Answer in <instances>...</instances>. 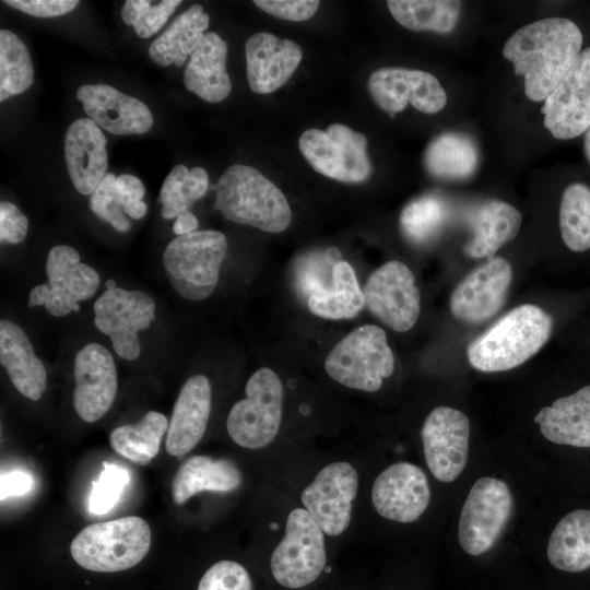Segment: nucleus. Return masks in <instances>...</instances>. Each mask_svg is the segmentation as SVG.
<instances>
[{
    "label": "nucleus",
    "instance_id": "1",
    "mask_svg": "<svg viewBox=\"0 0 590 590\" xmlns=\"http://www.w3.org/2000/svg\"><path fill=\"white\" fill-rule=\"evenodd\" d=\"M582 33L565 17H545L515 31L503 47L528 99L539 103L550 95L574 64L582 47Z\"/></svg>",
    "mask_w": 590,
    "mask_h": 590
},
{
    "label": "nucleus",
    "instance_id": "2",
    "mask_svg": "<svg viewBox=\"0 0 590 590\" xmlns=\"http://www.w3.org/2000/svg\"><path fill=\"white\" fill-rule=\"evenodd\" d=\"M552 317L536 305H520L498 319L468 347L472 367L486 373L512 369L548 341Z\"/></svg>",
    "mask_w": 590,
    "mask_h": 590
},
{
    "label": "nucleus",
    "instance_id": "3",
    "mask_svg": "<svg viewBox=\"0 0 590 590\" xmlns=\"http://www.w3.org/2000/svg\"><path fill=\"white\" fill-rule=\"evenodd\" d=\"M214 189V209L231 222L269 233L284 232L291 224L292 211L285 196L253 167H228Z\"/></svg>",
    "mask_w": 590,
    "mask_h": 590
},
{
    "label": "nucleus",
    "instance_id": "4",
    "mask_svg": "<svg viewBox=\"0 0 590 590\" xmlns=\"http://www.w3.org/2000/svg\"><path fill=\"white\" fill-rule=\"evenodd\" d=\"M151 538L144 519L128 516L85 527L72 540L70 552L84 569L116 573L139 564L150 550Z\"/></svg>",
    "mask_w": 590,
    "mask_h": 590
},
{
    "label": "nucleus",
    "instance_id": "5",
    "mask_svg": "<svg viewBox=\"0 0 590 590\" xmlns=\"http://www.w3.org/2000/svg\"><path fill=\"white\" fill-rule=\"evenodd\" d=\"M226 252L223 233L194 231L172 239L162 261L175 292L185 299L200 302L215 290Z\"/></svg>",
    "mask_w": 590,
    "mask_h": 590
},
{
    "label": "nucleus",
    "instance_id": "6",
    "mask_svg": "<svg viewBox=\"0 0 590 590\" xmlns=\"http://www.w3.org/2000/svg\"><path fill=\"white\" fill-rule=\"evenodd\" d=\"M327 374L351 389L375 392L382 379L392 375L394 356L386 332L378 326L364 324L342 338L324 361Z\"/></svg>",
    "mask_w": 590,
    "mask_h": 590
},
{
    "label": "nucleus",
    "instance_id": "7",
    "mask_svg": "<svg viewBox=\"0 0 590 590\" xmlns=\"http://www.w3.org/2000/svg\"><path fill=\"white\" fill-rule=\"evenodd\" d=\"M246 398L231 409L226 427L231 438L247 449L268 446L278 435L284 389L278 374L268 367L256 370L246 384Z\"/></svg>",
    "mask_w": 590,
    "mask_h": 590
},
{
    "label": "nucleus",
    "instance_id": "8",
    "mask_svg": "<svg viewBox=\"0 0 590 590\" xmlns=\"http://www.w3.org/2000/svg\"><path fill=\"white\" fill-rule=\"evenodd\" d=\"M327 563L323 531L305 508L293 509L285 534L274 548L270 567L281 586L297 589L315 581Z\"/></svg>",
    "mask_w": 590,
    "mask_h": 590
},
{
    "label": "nucleus",
    "instance_id": "9",
    "mask_svg": "<svg viewBox=\"0 0 590 590\" xmlns=\"http://www.w3.org/2000/svg\"><path fill=\"white\" fill-rule=\"evenodd\" d=\"M302 155L319 174L343 182H362L371 173L367 139L341 123L327 129L310 128L298 141Z\"/></svg>",
    "mask_w": 590,
    "mask_h": 590
},
{
    "label": "nucleus",
    "instance_id": "10",
    "mask_svg": "<svg viewBox=\"0 0 590 590\" xmlns=\"http://www.w3.org/2000/svg\"><path fill=\"white\" fill-rule=\"evenodd\" d=\"M514 508L508 485L483 476L471 487L463 504L458 539L462 550L473 556L491 550L504 531Z\"/></svg>",
    "mask_w": 590,
    "mask_h": 590
},
{
    "label": "nucleus",
    "instance_id": "11",
    "mask_svg": "<svg viewBox=\"0 0 590 590\" xmlns=\"http://www.w3.org/2000/svg\"><path fill=\"white\" fill-rule=\"evenodd\" d=\"M46 273L48 283L32 288L28 307L44 305L56 317L79 311L78 302L91 298L99 286L98 273L81 263L79 252L68 245H58L49 250Z\"/></svg>",
    "mask_w": 590,
    "mask_h": 590
},
{
    "label": "nucleus",
    "instance_id": "12",
    "mask_svg": "<svg viewBox=\"0 0 590 590\" xmlns=\"http://www.w3.org/2000/svg\"><path fill=\"white\" fill-rule=\"evenodd\" d=\"M369 311L390 329L405 332L421 312V294L415 276L401 261L391 260L376 269L364 286Z\"/></svg>",
    "mask_w": 590,
    "mask_h": 590
},
{
    "label": "nucleus",
    "instance_id": "13",
    "mask_svg": "<svg viewBox=\"0 0 590 590\" xmlns=\"http://www.w3.org/2000/svg\"><path fill=\"white\" fill-rule=\"evenodd\" d=\"M155 302L141 291L106 290L94 303V324L108 335L118 356L127 361L141 352L138 332L155 319Z\"/></svg>",
    "mask_w": 590,
    "mask_h": 590
},
{
    "label": "nucleus",
    "instance_id": "14",
    "mask_svg": "<svg viewBox=\"0 0 590 590\" xmlns=\"http://www.w3.org/2000/svg\"><path fill=\"white\" fill-rule=\"evenodd\" d=\"M358 476L349 462L323 467L302 493V503L323 533L337 536L349 527Z\"/></svg>",
    "mask_w": 590,
    "mask_h": 590
},
{
    "label": "nucleus",
    "instance_id": "15",
    "mask_svg": "<svg viewBox=\"0 0 590 590\" xmlns=\"http://www.w3.org/2000/svg\"><path fill=\"white\" fill-rule=\"evenodd\" d=\"M367 87L374 102L390 115L402 111L408 104L423 114L434 115L447 104L446 91L438 79L423 70L379 68L370 74Z\"/></svg>",
    "mask_w": 590,
    "mask_h": 590
},
{
    "label": "nucleus",
    "instance_id": "16",
    "mask_svg": "<svg viewBox=\"0 0 590 590\" xmlns=\"http://www.w3.org/2000/svg\"><path fill=\"white\" fill-rule=\"evenodd\" d=\"M546 130L557 140H570L590 127V47L578 58L544 99Z\"/></svg>",
    "mask_w": 590,
    "mask_h": 590
},
{
    "label": "nucleus",
    "instance_id": "17",
    "mask_svg": "<svg viewBox=\"0 0 590 590\" xmlns=\"http://www.w3.org/2000/svg\"><path fill=\"white\" fill-rule=\"evenodd\" d=\"M421 437L425 460L434 477L445 483L455 481L468 461V416L453 408H435L425 418Z\"/></svg>",
    "mask_w": 590,
    "mask_h": 590
},
{
    "label": "nucleus",
    "instance_id": "18",
    "mask_svg": "<svg viewBox=\"0 0 590 590\" xmlns=\"http://www.w3.org/2000/svg\"><path fill=\"white\" fill-rule=\"evenodd\" d=\"M512 268L502 257L488 259L465 275L450 296L451 314L468 323H479L493 317L504 305Z\"/></svg>",
    "mask_w": 590,
    "mask_h": 590
},
{
    "label": "nucleus",
    "instance_id": "19",
    "mask_svg": "<svg viewBox=\"0 0 590 590\" xmlns=\"http://www.w3.org/2000/svg\"><path fill=\"white\" fill-rule=\"evenodd\" d=\"M73 374L74 410L85 422L98 421L108 412L117 393V369L113 355L102 344H86L75 355Z\"/></svg>",
    "mask_w": 590,
    "mask_h": 590
},
{
    "label": "nucleus",
    "instance_id": "20",
    "mask_svg": "<svg viewBox=\"0 0 590 590\" xmlns=\"http://www.w3.org/2000/svg\"><path fill=\"white\" fill-rule=\"evenodd\" d=\"M429 499L430 489L424 471L409 462H398L385 469L371 487V502L377 512L401 523L418 519Z\"/></svg>",
    "mask_w": 590,
    "mask_h": 590
},
{
    "label": "nucleus",
    "instance_id": "21",
    "mask_svg": "<svg viewBox=\"0 0 590 590\" xmlns=\"http://www.w3.org/2000/svg\"><path fill=\"white\" fill-rule=\"evenodd\" d=\"M76 98L90 119L114 134H140L153 125L151 110L143 102L110 85H81Z\"/></svg>",
    "mask_w": 590,
    "mask_h": 590
},
{
    "label": "nucleus",
    "instance_id": "22",
    "mask_svg": "<svg viewBox=\"0 0 590 590\" xmlns=\"http://www.w3.org/2000/svg\"><path fill=\"white\" fill-rule=\"evenodd\" d=\"M247 80L259 94L272 93L292 76L302 57V48L291 39H281L268 32L249 37L245 46Z\"/></svg>",
    "mask_w": 590,
    "mask_h": 590
},
{
    "label": "nucleus",
    "instance_id": "23",
    "mask_svg": "<svg viewBox=\"0 0 590 590\" xmlns=\"http://www.w3.org/2000/svg\"><path fill=\"white\" fill-rule=\"evenodd\" d=\"M212 403V389L204 375H193L184 384L173 408L167 430L166 450L182 457L202 439Z\"/></svg>",
    "mask_w": 590,
    "mask_h": 590
},
{
    "label": "nucleus",
    "instance_id": "24",
    "mask_svg": "<svg viewBox=\"0 0 590 590\" xmlns=\"http://www.w3.org/2000/svg\"><path fill=\"white\" fill-rule=\"evenodd\" d=\"M64 158L70 179L81 194H92L106 175V138L90 118L74 120L64 137Z\"/></svg>",
    "mask_w": 590,
    "mask_h": 590
},
{
    "label": "nucleus",
    "instance_id": "25",
    "mask_svg": "<svg viewBox=\"0 0 590 590\" xmlns=\"http://www.w3.org/2000/svg\"><path fill=\"white\" fill-rule=\"evenodd\" d=\"M0 363L24 397L38 400L47 388V371L25 332L14 322L0 321Z\"/></svg>",
    "mask_w": 590,
    "mask_h": 590
},
{
    "label": "nucleus",
    "instance_id": "26",
    "mask_svg": "<svg viewBox=\"0 0 590 590\" xmlns=\"http://www.w3.org/2000/svg\"><path fill=\"white\" fill-rule=\"evenodd\" d=\"M533 421L552 442L590 447V385L556 399L551 406L541 409Z\"/></svg>",
    "mask_w": 590,
    "mask_h": 590
},
{
    "label": "nucleus",
    "instance_id": "27",
    "mask_svg": "<svg viewBox=\"0 0 590 590\" xmlns=\"http://www.w3.org/2000/svg\"><path fill=\"white\" fill-rule=\"evenodd\" d=\"M226 56L225 40L214 32L204 34L185 69L186 88L209 103L225 99L232 90Z\"/></svg>",
    "mask_w": 590,
    "mask_h": 590
},
{
    "label": "nucleus",
    "instance_id": "28",
    "mask_svg": "<svg viewBox=\"0 0 590 590\" xmlns=\"http://www.w3.org/2000/svg\"><path fill=\"white\" fill-rule=\"evenodd\" d=\"M241 479L239 469L228 459L193 456L179 467L174 476L173 499L181 505L203 491L231 492L241 484Z\"/></svg>",
    "mask_w": 590,
    "mask_h": 590
},
{
    "label": "nucleus",
    "instance_id": "29",
    "mask_svg": "<svg viewBox=\"0 0 590 590\" xmlns=\"http://www.w3.org/2000/svg\"><path fill=\"white\" fill-rule=\"evenodd\" d=\"M522 223L520 211L502 200H487L474 212L473 238L465 247L472 258H494L495 252L511 241Z\"/></svg>",
    "mask_w": 590,
    "mask_h": 590
},
{
    "label": "nucleus",
    "instance_id": "30",
    "mask_svg": "<svg viewBox=\"0 0 590 590\" xmlns=\"http://www.w3.org/2000/svg\"><path fill=\"white\" fill-rule=\"evenodd\" d=\"M423 162L426 172L437 179L463 180L477 170L480 152L468 134L447 131L429 142Z\"/></svg>",
    "mask_w": 590,
    "mask_h": 590
},
{
    "label": "nucleus",
    "instance_id": "31",
    "mask_svg": "<svg viewBox=\"0 0 590 590\" xmlns=\"http://www.w3.org/2000/svg\"><path fill=\"white\" fill-rule=\"evenodd\" d=\"M547 558L568 573L590 568V510H574L558 521L548 539Z\"/></svg>",
    "mask_w": 590,
    "mask_h": 590
},
{
    "label": "nucleus",
    "instance_id": "32",
    "mask_svg": "<svg viewBox=\"0 0 590 590\" xmlns=\"http://www.w3.org/2000/svg\"><path fill=\"white\" fill-rule=\"evenodd\" d=\"M209 15L199 4L178 15L170 26L149 48L151 59L160 66L180 67L197 49L209 26Z\"/></svg>",
    "mask_w": 590,
    "mask_h": 590
},
{
    "label": "nucleus",
    "instance_id": "33",
    "mask_svg": "<svg viewBox=\"0 0 590 590\" xmlns=\"http://www.w3.org/2000/svg\"><path fill=\"white\" fill-rule=\"evenodd\" d=\"M311 314L331 320L351 319L364 308V293L353 268L338 261L331 271L330 285L312 293L307 299Z\"/></svg>",
    "mask_w": 590,
    "mask_h": 590
},
{
    "label": "nucleus",
    "instance_id": "34",
    "mask_svg": "<svg viewBox=\"0 0 590 590\" xmlns=\"http://www.w3.org/2000/svg\"><path fill=\"white\" fill-rule=\"evenodd\" d=\"M387 7L403 27L439 34L453 32L462 11V2L455 0H390Z\"/></svg>",
    "mask_w": 590,
    "mask_h": 590
},
{
    "label": "nucleus",
    "instance_id": "35",
    "mask_svg": "<svg viewBox=\"0 0 590 590\" xmlns=\"http://www.w3.org/2000/svg\"><path fill=\"white\" fill-rule=\"evenodd\" d=\"M168 425L164 414L149 411L140 422L116 427L109 435V441L113 449L129 461L149 464L157 455Z\"/></svg>",
    "mask_w": 590,
    "mask_h": 590
},
{
    "label": "nucleus",
    "instance_id": "36",
    "mask_svg": "<svg viewBox=\"0 0 590 590\" xmlns=\"http://www.w3.org/2000/svg\"><path fill=\"white\" fill-rule=\"evenodd\" d=\"M559 229L564 244L573 251L590 249V187L568 185L559 205Z\"/></svg>",
    "mask_w": 590,
    "mask_h": 590
},
{
    "label": "nucleus",
    "instance_id": "37",
    "mask_svg": "<svg viewBox=\"0 0 590 590\" xmlns=\"http://www.w3.org/2000/svg\"><path fill=\"white\" fill-rule=\"evenodd\" d=\"M208 187L205 169H188L185 165H176L165 178L157 200L162 203V217L170 220L187 212L192 203L204 196Z\"/></svg>",
    "mask_w": 590,
    "mask_h": 590
},
{
    "label": "nucleus",
    "instance_id": "38",
    "mask_svg": "<svg viewBox=\"0 0 590 590\" xmlns=\"http://www.w3.org/2000/svg\"><path fill=\"white\" fill-rule=\"evenodd\" d=\"M34 68L25 44L11 31H0V102L27 90Z\"/></svg>",
    "mask_w": 590,
    "mask_h": 590
},
{
    "label": "nucleus",
    "instance_id": "39",
    "mask_svg": "<svg viewBox=\"0 0 590 590\" xmlns=\"http://www.w3.org/2000/svg\"><path fill=\"white\" fill-rule=\"evenodd\" d=\"M447 216V205L441 199L423 196L402 209L399 223L401 232L410 241L425 244L440 232Z\"/></svg>",
    "mask_w": 590,
    "mask_h": 590
},
{
    "label": "nucleus",
    "instance_id": "40",
    "mask_svg": "<svg viewBox=\"0 0 590 590\" xmlns=\"http://www.w3.org/2000/svg\"><path fill=\"white\" fill-rule=\"evenodd\" d=\"M180 0H163L151 5L146 0H128L121 8L122 21L132 25L141 38H148L157 33L167 22Z\"/></svg>",
    "mask_w": 590,
    "mask_h": 590
},
{
    "label": "nucleus",
    "instance_id": "41",
    "mask_svg": "<svg viewBox=\"0 0 590 590\" xmlns=\"http://www.w3.org/2000/svg\"><path fill=\"white\" fill-rule=\"evenodd\" d=\"M129 481V473L126 469L104 462L102 472L92 483L88 498L90 512L102 516L110 511L120 499Z\"/></svg>",
    "mask_w": 590,
    "mask_h": 590
},
{
    "label": "nucleus",
    "instance_id": "42",
    "mask_svg": "<svg viewBox=\"0 0 590 590\" xmlns=\"http://www.w3.org/2000/svg\"><path fill=\"white\" fill-rule=\"evenodd\" d=\"M339 251L337 248H328L322 252H310L298 263L296 270V286L299 293L308 297L330 285L328 267L338 262Z\"/></svg>",
    "mask_w": 590,
    "mask_h": 590
},
{
    "label": "nucleus",
    "instance_id": "43",
    "mask_svg": "<svg viewBox=\"0 0 590 590\" xmlns=\"http://www.w3.org/2000/svg\"><path fill=\"white\" fill-rule=\"evenodd\" d=\"M91 211L101 220L109 223L116 231L126 233L130 222L125 216L117 193V177L108 173L96 187L90 199Z\"/></svg>",
    "mask_w": 590,
    "mask_h": 590
},
{
    "label": "nucleus",
    "instance_id": "44",
    "mask_svg": "<svg viewBox=\"0 0 590 590\" xmlns=\"http://www.w3.org/2000/svg\"><path fill=\"white\" fill-rule=\"evenodd\" d=\"M197 590H252L247 569L234 560H220L202 576Z\"/></svg>",
    "mask_w": 590,
    "mask_h": 590
},
{
    "label": "nucleus",
    "instance_id": "45",
    "mask_svg": "<svg viewBox=\"0 0 590 590\" xmlns=\"http://www.w3.org/2000/svg\"><path fill=\"white\" fill-rule=\"evenodd\" d=\"M253 3L266 13L288 21H306L317 11V0H256Z\"/></svg>",
    "mask_w": 590,
    "mask_h": 590
},
{
    "label": "nucleus",
    "instance_id": "46",
    "mask_svg": "<svg viewBox=\"0 0 590 590\" xmlns=\"http://www.w3.org/2000/svg\"><path fill=\"white\" fill-rule=\"evenodd\" d=\"M117 193L120 205L128 216L140 220L146 214L148 205L142 201L145 188L138 177L130 174L119 175Z\"/></svg>",
    "mask_w": 590,
    "mask_h": 590
},
{
    "label": "nucleus",
    "instance_id": "47",
    "mask_svg": "<svg viewBox=\"0 0 590 590\" xmlns=\"http://www.w3.org/2000/svg\"><path fill=\"white\" fill-rule=\"evenodd\" d=\"M27 229L28 220L19 208L9 201H1L0 240L9 244H20L25 239Z\"/></svg>",
    "mask_w": 590,
    "mask_h": 590
},
{
    "label": "nucleus",
    "instance_id": "48",
    "mask_svg": "<svg viewBox=\"0 0 590 590\" xmlns=\"http://www.w3.org/2000/svg\"><path fill=\"white\" fill-rule=\"evenodd\" d=\"M5 4L36 17L67 14L79 4L76 0H5Z\"/></svg>",
    "mask_w": 590,
    "mask_h": 590
},
{
    "label": "nucleus",
    "instance_id": "49",
    "mask_svg": "<svg viewBox=\"0 0 590 590\" xmlns=\"http://www.w3.org/2000/svg\"><path fill=\"white\" fill-rule=\"evenodd\" d=\"M34 480L28 472L13 470L1 473L0 497L1 500L13 496L27 494L33 487Z\"/></svg>",
    "mask_w": 590,
    "mask_h": 590
},
{
    "label": "nucleus",
    "instance_id": "50",
    "mask_svg": "<svg viewBox=\"0 0 590 590\" xmlns=\"http://www.w3.org/2000/svg\"><path fill=\"white\" fill-rule=\"evenodd\" d=\"M198 225V219L191 212L187 211L176 217L173 232L177 236L185 235L197 231Z\"/></svg>",
    "mask_w": 590,
    "mask_h": 590
},
{
    "label": "nucleus",
    "instance_id": "51",
    "mask_svg": "<svg viewBox=\"0 0 590 590\" xmlns=\"http://www.w3.org/2000/svg\"><path fill=\"white\" fill-rule=\"evenodd\" d=\"M583 151L585 155L590 164V127L585 132V139H583Z\"/></svg>",
    "mask_w": 590,
    "mask_h": 590
},
{
    "label": "nucleus",
    "instance_id": "52",
    "mask_svg": "<svg viewBox=\"0 0 590 590\" xmlns=\"http://www.w3.org/2000/svg\"><path fill=\"white\" fill-rule=\"evenodd\" d=\"M105 285H106V288H107V290H114V288L117 287V286H116V282H115L114 280H107L106 283H105Z\"/></svg>",
    "mask_w": 590,
    "mask_h": 590
}]
</instances>
